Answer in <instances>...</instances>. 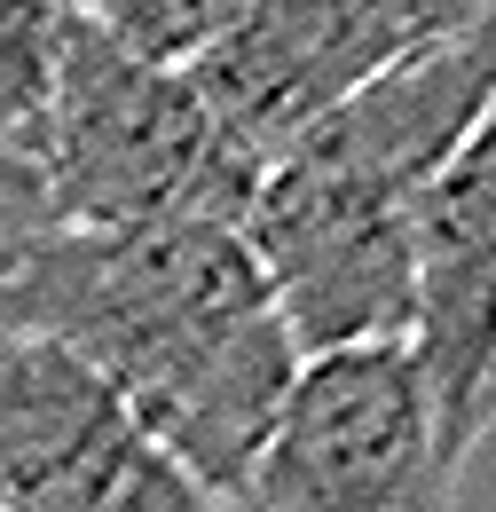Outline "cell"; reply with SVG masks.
Masks as SVG:
<instances>
[{"mask_svg":"<svg viewBox=\"0 0 496 512\" xmlns=\"http://www.w3.org/2000/svg\"><path fill=\"white\" fill-rule=\"evenodd\" d=\"M0 323L56 339L221 505L268 442L300 347L237 221L40 229L0 268Z\"/></svg>","mask_w":496,"mask_h":512,"instance_id":"obj_1","label":"cell"},{"mask_svg":"<svg viewBox=\"0 0 496 512\" xmlns=\"http://www.w3.org/2000/svg\"><path fill=\"white\" fill-rule=\"evenodd\" d=\"M489 103L496 16H473L260 166L237 229L300 363L410 331V213Z\"/></svg>","mask_w":496,"mask_h":512,"instance_id":"obj_2","label":"cell"},{"mask_svg":"<svg viewBox=\"0 0 496 512\" xmlns=\"http://www.w3.org/2000/svg\"><path fill=\"white\" fill-rule=\"evenodd\" d=\"M260 166L213 127L189 71L142 64L95 16L63 24L56 103L40 142V190L56 229H134V221H245Z\"/></svg>","mask_w":496,"mask_h":512,"instance_id":"obj_3","label":"cell"},{"mask_svg":"<svg viewBox=\"0 0 496 512\" xmlns=\"http://www.w3.org/2000/svg\"><path fill=\"white\" fill-rule=\"evenodd\" d=\"M229 512H457L434 402L402 339L308 355Z\"/></svg>","mask_w":496,"mask_h":512,"instance_id":"obj_4","label":"cell"},{"mask_svg":"<svg viewBox=\"0 0 496 512\" xmlns=\"http://www.w3.org/2000/svg\"><path fill=\"white\" fill-rule=\"evenodd\" d=\"M489 8L473 0H245L237 24L197 56L189 87L205 95L213 127L237 142V158L268 166L284 142L331 119L347 95L410 64L418 48L449 40Z\"/></svg>","mask_w":496,"mask_h":512,"instance_id":"obj_5","label":"cell"},{"mask_svg":"<svg viewBox=\"0 0 496 512\" xmlns=\"http://www.w3.org/2000/svg\"><path fill=\"white\" fill-rule=\"evenodd\" d=\"M0 512H229L87 363L0 323Z\"/></svg>","mask_w":496,"mask_h":512,"instance_id":"obj_6","label":"cell"},{"mask_svg":"<svg viewBox=\"0 0 496 512\" xmlns=\"http://www.w3.org/2000/svg\"><path fill=\"white\" fill-rule=\"evenodd\" d=\"M441 457H465L496 426V103L449 150L410 213V331H402Z\"/></svg>","mask_w":496,"mask_h":512,"instance_id":"obj_7","label":"cell"},{"mask_svg":"<svg viewBox=\"0 0 496 512\" xmlns=\"http://www.w3.org/2000/svg\"><path fill=\"white\" fill-rule=\"evenodd\" d=\"M63 0H0V158L40 174L48 142V103H56V64H63Z\"/></svg>","mask_w":496,"mask_h":512,"instance_id":"obj_8","label":"cell"},{"mask_svg":"<svg viewBox=\"0 0 496 512\" xmlns=\"http://www.w3.org/2000/svg\"><path fill=\"white\" fill-rule=\"evenodd\" d=\"M237 8H245V0H95L87 16H95L119 48H134L142 64L182 71L237 24Z\"/></svg>","mask_w":496,"mask_h":512,"instance_id":"obj_9","label":"cell"},{"mask_svg":"<svg viewBox=\"0 0 496 512\" xmlns=\"http://www.w3.org/2000/svg\"><path fill=\"white\" fill-rule=\"evenodd\" d=\"M40 229H48V190H40V174L16 166V158H0V268H8V253H16L24 237H40Z\"/></svg>","mask_w":496,"mask_h":512,"instance_id":"obj_10","label":"cell"},{"mask_svg":"<svg viewBox=\"0 0 496 512\" xmlns=\"http://www.w3.org/2000/svg\"><path fill=\"white\" fill-rule=\"evenodd\" d=\"M63 8H71V16H87V8H95V0H63Z\"/></svg>","mask_w":496,"mask_h":512,"instance_id":"obj_11","label":"cell"},{"mask_svg":"<svg viewBox=\"0 0 496 512\" xmlns=\"http://www.w3.org/2000/svg\"><path fill=\"white\" fill-rule=\"evenodd\" d=\"M473 8H489V16H496V0H473Z\"/></svg>","mask_w":496,"mask_h":512,"instance_id":"obj_12","label":"cell"}]
</instances>
